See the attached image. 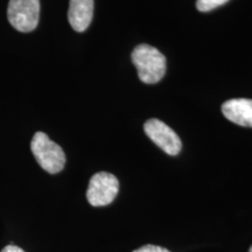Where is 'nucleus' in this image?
<instances>
[{
    "label": "nucleus",
    "mask_w": 252,
    "mask_h": 252,
    "mask_svg": "<svg viewBox=\"0 0 252 252\" xmlns=\"http://www.w3.org/2000/svg\"><path fill=\"white\" fill-rule=\"evenodd\" d=\"M132 61L140 81L154 84L161 81L166 72V58L160 50L146 43L137 46L132 52Z\"/></svg>",
    "instance_id": "nucleus-1"
},
{
    "label": "nucleus",
    "mask_w": 252,
    "mask_h": 252,
    "mask_svg": "<svg viewBox=\"0 0 252 252\" xmlns=\"http://www.w3.org/2000/svg\"><path fill=\"white\" fill-rule=\"evenodd\" d=\"M31 150L39 165L50 174L61 172L65 165V154L58 144L43 132H36L31 143Z\"/></svg>",
    "instance_id": "nucleus-2"
},
{
    "label": "nucleus",
    "mask_w": 252,
    "mask_h": 252,
    "mask_svg": "<svg viewBox=\"0 0 252 252\" xmlns=\"http://www.w3.org/2000/svg\"><path fill=\"white\" fill-rule=\"evenodd\" d=\"M39 0H9L7 18L15 30L23 33L34 31L39 24Z\"/></svg>",
    "instance_id": "nucleus-3"
},
{
    "label": "nucleus",
    "mask_w": 252,
    "mask_h": 252,
    "mask_svg": "<svg viewBox=\"0 0 252 252\" xmlns=\"http://www.w3.org/2000/svg\"><path fill=\"white\" fill-rule=\"evenodd\" d=\"M119 190L118 179L111 173L99 172L90 179L87 198L94 207L108 206L115 200Z\"/></svg>",
    "instance_id": "nucleus-4"
},
{
    "label": "nucleus",
    "mask_w": 252,
    "mask_h": 252,
    "mask_svg": "<svg viewBox=\"0 0 252 252\" xmlns=\"http://www.w3.org/2000/svg\"><path fill=\"white\" fill-rule=\"evenodd\" d=\"M144 131L147 137L168 156H178L182 149L180 137L168 125L157 118L145 123Z\"/></svg>",
    "instance_id": "nucleus-5"
},
{
    "label": "nucleus",
    "mask_w": 252,
    "mask_h": 252,
    "mask_svg": "<svg viewBox=\"0 0 252 252\" xmlns=\"http://www.w3.org/2000/svg\"><path fill=\"white\" fill-rule=\"evenodd\" d=\"M222 112L228 121L235 124L252 127V99L234 98L222 105Z\"/></svg>",
    "instance_id": "nucleus-6"
},
{
    "label": "nucleus",
    "mask_w": 252,
    "mask_h": 252,
    "mask_svg": "<svg viewBox=\"0 0 252 252\" xmlns=\"http://www.w3.org/2000/svg\"><path fill=\"white\" fill-rule=\"evenodd\" d=\"M94 17V0H70L68 19L71 27L82 33L89 27Z\"/></svg>",
    "instance_id": "nucleus-7"
},
{
    "label": "nucleus",
    "mask_w": 252,
    "mask_h": 252,
    "mask_svg": "<svg viewBox=\"0 0 252 252\" xmlns=\"http://www.w3.org/2000/svg\"><path fill=\"white\" fill-rule=\"evenodd\" d=\"M229 0H197L196 8L200 12H210L220 6L224 5Z\"/></svg>",
    "instance_id": "nucleus-8"
},
{
    "label": "nucleus",
    "mask_w": 252,
    "mask_h": 252,
    "mask_svg": "<svg viewBox=\"0 0 252 252\" xmlns=\"http://www.w3.org/2000/svg\"><path fill=\"white\" fill-rule=\"evenodd\" d=\"M133 252H171V251H168L165 248L149 244V245H144V247L137 249V250H134Z\"/></svg>",
    "instance_id": "nucleus-9"
},
{
    "label": "nucleus",
    "mask_w": 252,
    "mask_h": 252,
    "mask_svg": "<svg viewBox=\"0 0 252 252\" xmlns=\"http://www.w3.org/2000/svg\"><path fill=\"white\" fill-rule=\"evenodd\" d=\"M1 252H25V251L23 250V249L14 247V245H8V247L2 249Z\"/></svg>",
    "instance_id": "nucleus-10"
},
{
    "label": "nucleus",
    "mask_w": 252,
    "mask_h": 252,
    "mask_svg": "<svg viewBox=\"0 0 252 252\" xmlns=\"http://www.w3.org/2000/svg\"><path fill=\"white\" fill-rule=\"evenodd\" d=\"M249 252H252V247L250 248V250H249Z\"/></svg>",
    "instance_id": "nucleus-11"
}]
</instances>
